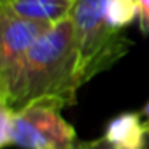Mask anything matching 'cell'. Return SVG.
<instances>
[{"label": "cell", "mask_w": 149, "mask_h": 149, "mask_svg": "<svg viewBox=\"0 0 149 149\" xmlns=\"http://www.w3.org/2000/svg\"><path fill=\"white\" fill-rule=\"evenodd\" d=\"M49 28L0 9V95L14 84L30 49Z\"/></svg>", "instance_id": "obj_4"}, {"label": "cell", "mask_w": 149, "mask_h": 149, "mask_svg": "<svg viewBox=\"0 0 149 149\" xmlns=\"http://www.w3.org/2000/svg\"><path fill=\"white\" fill-rule=\"evenodd\" d=\"M107 0H76L70 14L77 47L79 84L109 70L132 47V40L109 28L105 19Z\"/></svg>", "instance_id": "obj_2"}, {"label": "cell", "mask_w": 149, "mask_h": 149, "mask_svg": "<svg viewBox=\"0 0 149 149\" xmlns=\"http://www.w3.org/2000/svg\"><path fill=\"white\" fill-rule=\"evenodd\" d=\"M77 47L70 19L51 26L30 49L14 84L0 95L16 112L32 105L46 104L56 109L72 107L77 102Z\"/></svg>", "instance_id": "obj_1"}, {"label": "cell", "mask_w": 149, "mask_h": 149, "mask_svg": "<svg viewBox=\"0 0 149 149\" xmlns=\"http://www.w3.org/2000/svg\"><path fill=\"white\" fill-rule=\"evenodd\" d=\"M140 118H142V123H144V128L149 135V102L144 105V109L140 111Z\"/></svg>", "instance_id": "obj_10"}, {"label": "cell", "mask_w": 149, "mask_h": 149, "mask_svg": "<svg viewBox=\"0 0 149 149\" xmlns=\"http://www.w3.org/2000/svg\"><path fill=\"white\" fill-rule=\"evenodd\" d=\"M74 4L76 0H0V9L28 21L54 26L70 19Z\"/></svg>", "instance_id": "obj_5"}, {"label": "cell", "mask_w": 149, "mask_h": 149, "mask_svg": "<svg viewBox=\"0 0 149 149\" xmlns=\"http://www.w3.org/2000/svg\"><path fill=\"white\" fill-rule=\"evenodd\" d=\"M76 149H116L114 146H111L104 137L100 139H95V140H86V142H77ZM144 149H149V140H147V146Z\"/></svg>", "instance_id": "obj_8"}, {"label": "cell", "mask_w": 149, "mask_h": 149, "mask_svg": "<svg viewBox=\"0 0 149 149\" xmlns=\"http://www.w3.org/2000/svg\"><path fill=\"white\" fill-rule=\"evenodd\" d=\"M139 4V26L142 32L149 33V0H137Z\"/></svg>", "instance_id": "obj_9"}, {"label": "cell", "mask_w": 149, "mask_h": 149, "mask_svg": "<svg viewBox=\"0 0 149 149\" xmlns=\"http://www.w3.org/2000/svg\"><path fill=\"white\" fill-rule=\"evenodd\" d=\"M104 139L116 149H144L149 135L140 112H121L107 123Z\"/></svg>", "instance_id": "obj_6"}, {"label": "cell", "mask_w": 149, "mask_h": 149, "mask_svg": "<svg viewBox=\"0 0 149 149\" xmlns=\"http://www.w3.org/2000/svg\"><path fill=\"white\" fill-rule=\"evenodd\" d=\"M14 146L19 149H76V130L60 109L32 104L16 112Z\"/></svg>", "instance_id": "obj_3"}, {"label": "cell", "mask_w": 149, "mask_h": 149, "mask_svg": "<svg viewBox=\"0 0 149 149\" xmlns=\"http://www.w3.org/2000/svg\"><path fill=\"white\" fill-rule=\"evenodd\" d=\"M14 128L16 111L6 104H0V147L2 149L14 146Z\"/></svg>", "instance_id": "obj_7"}]
</instances>
